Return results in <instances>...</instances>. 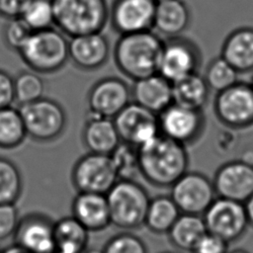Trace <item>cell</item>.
Returning <instances> with one entry per match:
<instances>
[{"instance_id":"d6986e66","label":"cell","mask_w":253,"mask_h":253,"mask_svg":"<svg viewBox=\"0 0 253 253\" xmlns=\"http://www.w3.org/2000/svg\"><path fill=\"white\" fill-rule=\"evenodd\" d=\"M131 101L158 115L173 103L172 82L159 73L133 81Z\"/></svg>"},{"instance_id":"484cf974","label":"cell","mask_w":253,"mask_h":253,"mask_svg":"<svg viewBox=\"0 0 253 253\" xmlns=\"http://www.w3.org/2000/svg\"><path fill=\"white\" fill-rule=\"evenodd\" d=\"M89 230L72 215L54 222L56 250L68 253H82L88 246Z\"/></svg>"},{"instance_id":"7c38bea8","label":"cell","mask_w":253,"mask_h":253,"mask_svg":"<svg viewBox=\"0 0 253 253\" xmlns=\"http://www.w3.org/2000/svg\"><path fill=\"white\" fill-rule=\"evenodd\" d=\"M170 188L181 213L203 215L216 196L212 181L199 172L187 171Z\"/></svg>"},{"instance_id":"8d00e7d4","label":"cell","mask_w":253,"mask_h":253,"mask_svg":"<svg viewBox=\"0 0 253 253\" xmlns=\"http://www.w3.org/2000/svg\"><path fill=\"white\" fill-rule=\"evenodd\" d=\"M228 244L221 237L208 231L198 241L191 253H227Z\"/></svg>"},{"instance_id":"4dcf8cb0","label":"cell","mask_w":253,"mask_h":253,"mask_svg":"<svg viewBox=\"0 0 253 253\" xmlns=\"http://www.w3.org/2000/svg\"><path fill=\"white\" fill-rule=\"evenodd\" d=\"M19 17L33 32L54 27L52 0H29Z\"/></svg>"},{"instance_id":"ffe728a7","label":"cell","mask_w":253,"mask_h":253,"mask_svg":"<svg viewBox=\"0 0 253 253\" xmlns=\"http://www.w3.org/2000/svg\"><path fill=\"white\" fill-rule=\"evenodd\" d=\"M72 216L90 232L106 229L111 224L106 195L78 192L71 205Z\"/></svg>"},{"instance_id":"ac0fdd59","label":"cell","mask_w":253,"mask_h":253,"mask_svg":"<svg viewBox=\"0 0 253 253\" xmlns=\"http://www.w3.org/2000/svg\"><path fill=\"white\" fill-rule=\"evenodd\" d=\"M110 42L102 32L80 35L69 40V60L79 69L94 71L110 57Z\"/></svg>"},{"instance_id":"836d02e7","label":"cell","mask_w":253,"mask_h":253,"mask_svg":"<svg viewBox=\"0 0 253 253\" xmlns=\"http://www.w3.org/2000/svg\"><path fill=\"white\" fill-rule=\"evenodd\" d=\"M104 253H148L143 240L130 232H121L111 237L103 248Z\"/></svg>"},{"instance_id":"ba28073f","label":"cell","mask_w":253,"mask_h":253,"mask_svg":"<svg viewBox=\"0 0 253 253\" xmlns=\"http://www.w3.org/2000/svg\"><path fill=\"white\" fill-rule=\"evenodd\" d=\"M119 180L111 155L88 152L73 165L71 181L78 192L106 195Z\"/></svg>"},{"instance_id":"277c9868","label":"cell","mask_w":253,"mask_h":253,"mask_svg":"<svg viewBox=\"0 0 253 253\" xmlns=\"http://www.w3.org/2000/svg\"><path fill=\"white\" fill-rule=\"evenodd\" d=\"M69 41L57 28L35 31L18 51L23 62L39 74L55 73L69 60Z\"/></svg>"},{"instance_id":"b9f144b4","label":"cell","mask_w":253,"mask_h":253,"mask_svg":"<svg viewBox=\"0 0 253 253\" xmlns=\"http://www.w3.org/2000/svg\"><path fill=\"white\" fill-rule=\"evenodd\" d=\"M82 253H104L103 249H99V248H86Z\"/></svg>"},{"instance_id":"c3c4849f","label":"cell","mask_w":253,"mask_h":253,"mask_svg":"<svg viewBox=\"0 0 253 253\" xmlns=\"http://www.w3.org/2000/svg\"><path fill=\"white\" fill-rule=\"evenodd\" d=\"M0 253H1V249H0Z\"/></svg>"},{"instance_id":"d590c367","label":"cell","mask_w":253,"mask_h":253,"mask_svg":"<svg viewBox=\"0 0 253 253\" xmlns=\"http://www.w3.org/2000/svg\"><path fill=\"white\" fill-rule=\"evenodd\" d=\"M19 220V211L14 204H0V241L14 235Z\"/></svg>"},{"instance_id":"8fae6325","label":"cell","mask_w":253,"mask_h":253,"mask_svg":"<svg viewBox=\"0 0 253 253\" xmlns=\"http://www.w3.org/2000/svg\"><path fill=\"white\" fill-rule=\"evenodd\" d=\"M130 102V87L126 81L115 76L104 77L88 91L86 116L114 119Z\"/></svg>"},{"instance_id":"f1b7e54d","label":"cell","mask_w":253,"mask_h":253,"mask_svg":"<svg viewBox=\"0 0 253 253\" xmlns=\"http://www.w3.org/2000/svg\"><path fill=\"white\" fill-rule=\"evenodd\" d=\"M23 178L17 165L0 156V204H16L22 195Z\"/></svg>"},{"instance_id":"44dd1931","label":"cell","mask_w":253,"mask_h":253,"mask_svg":"<svg viewBox=\"0 0 253 253\" xmlns=\"http://www.w3.org/2000/svg\"><path fill=\"white\" fill-rule=\"evenodd\" d=\"M191 23V11L184 0L156 2L152 30L165 39L182 36Z\"/></svg>"},{"instance_id":"ee69618b","label":"cell","mask_w":253,"mask_h":253,"mask_svg":"<svg viewBox=\"0 0 253 253\" xmlns=\"http://www.w3.org/2000/svg\"><path fill=\"white\" fill-rule=\"evenodd\" d=\"M54 253H68V252H64V251H59V250H55Z\"/></svg>"},{"instance_id":"7a4b0ae2","label":"cell","mask_w":253,"mask_h":253,"mask_svg":"<svg viewBox=\"0 0 253 253\" xmlns=\"http://www.w3.org/2000/svg\"><path fill=\"white\" fill-rule=\"evenodd\" d=\"M163 42L152 30L121 35L114 47L117 68L133 81L158 73Z\"/></svg>"},{"instance_id":"4fadbf2b","label":"cell","mask_w":253,"mask_h":253,"mask_svg":"<svg viewBox=\"0 0 253 253\" xmlns=\"http://www.w3.org/2000/svg\"><path fill=\"white\" fill-rule=\"evenodd\" d=\"M157 117L160 134L184 145L196 142L204 132L206 120L203 111L172 103Z\"/></svg>"},{"instance_id":"60d3db41","label":"cell","mask_w":253,"mask_h":253,"mask_svg":"<svg viewBox=\"0 0 253 253\" xmlns=\"http://www.w3.org/2000/svg\"><path fill=\"white\" fill-rule=\"evenodd\" d=\"M244 205H245V209H246V212H247V216H248V220H249V225H251L253 227V194L244 203Z\"/></svg>"},{"instance_id":"e0dca14e","label":"cell","mask_w":253,"mask_h":253,"mask_svg":"<svg viewBox=\"0 0 253 253\" xmlns=\"http://www.w3.org/2000/svg\"><path fill=\"white\" fill-rule=\"evenodd\" d=\"M14 243L31 253H54V221L42 213L32 212L20 217L13 235Z\"/></svg>"},{"instance_id":"4316f807","label":"cell","mask_w":253,"mask_h":253,"mask_svg":"<svg viewBox=\"0 0 253 253\" xmlns=\"http://www.w3.org/2000/svg\"><path fill=\"white\" fill-rule=\"evenodd\" d=\"M180 214L170 195H159L150 199L144 225L153 233L167 234Z\"/></svg>"},{"instance_id":"2e32d148","label":"cell","mask_w":253,"mask_h":253,"mask_svg":"<svg viewBox=\"0 0 253 253\" xmlns=\"http://www.w3.org/2000/svg\"><path fill=\"white\" fill-rule=\"evenodd\" d=\"M155 0H114L109 14L113 29L121 35L152 30Z\"/></svg>"},{"instance_id":"7402d4cb","label":"cell","mask_w":253,"mask_h":253,"mask_svg":"<svg viewBox=\"0 0 253 253\" xmlns=\"http://www.w3.org/2000/svg\"><path fill=\"white\" fill-rule=\"evenodd\" d=\"M82 142L89 152L111 155L121 143L113 119L86 116L82 128Z\"/></svg>"},{"instance_id":"6da1fadb","label":"cell","mask_w":253,"mask_h":253,"mask_svg":"<svg viewBox=\"0 0 253 253\" xmlns=\"http://www.w3.org/2000/svg\"><path fill=\"white\" fill-rule=\"evenodd\" d=\"M137 149L140 176L153 186L171 187L188 171L186 145L167 136L159 134Z\"/></svg>"},{"instance_id":"f546056e","label":"cell","mask_w":253,"mask_h":253,"mask_svg":"<svg viewBox=\"0 0 253 253\" xmlns=\"http://www.w3.org/2000/svg\"><path fill=\"white\" fill-rule=\"evenodd\" d=\"M44 82L41 74L33 70H23L14 77L15 102L19 106L43 97Z\"/></svg>"},{"instance_id":"1f68e13d","label":"cell","mask_w":253,"mask_h":253,"mask_svg":"<svg viewBox=\"0 0 253 253\" xmlns=\"http://www.w3.org/2000/svg\"><path fill=\"white\" fill-rule=\"evenodd\" d=\"M111 157L116 167L119 180H135L140 176L137 147L121 141Z\"/></svg>"},{"instance_id":"f35d334b","label":"cell","mask_w":253,"mask_h":253,"mask_svg":"<svg viewBox=\"0 0 253 253\" xmlns=\"http://www.w3.org/2000/svg\"><path fill=\"white\" fill-rule=\"evenodd\" d=\"M29 0H0V16L6 19L19 17Z\"/></svg>"},{"instance_id":"5b68a950","label":"cell","mask_w":253,"mask_h":253,"mask_svg":"<svg viewBox=\"0 0 253 253\" xmlns=\"http://www.w3.org/2000/svg\"><path fill=\"white\" fill-rule=\"evenodd\" d=\"M111 224L131 230L144 225L150 198L135 180H118L106 194Z\"/></svg>"},{"instance_id":"603a6c76","label":"cell","mask_w":253,"mask_h":253,"mask_svg":"<svg viewBox=\"0 0 253 253\" xmlns=\"http://www.w3.org/2000/svg\"><path fill=\"white\" fill-rule=\"evenodd\" d=\"M220 56L238 73L253 71V28L241 27L224 40Z\"/></svg>"},{"instance_id":"74e56055","label":"cell","mask_w":253,"mask_h":253,"mask_svg":"<svg viewBox=\"0 0 253 253\" xmlns=\"http://www.w3.org/2000/svg\"><path fill=\"white\" fill-rule=\"evenodd\" d=\"M14 102V77L7 71L0 69V110L12 106Z\"/></svg>"},{"instance_id":"7bdbcfd3","label":"cell","mask_w":253,"mask_h":253,"mask_svg":"<svg viewBox=\"0 0 253 253\" xmlns=\"http://www.w3.org/2000/svg\"><path fill=\"white\" fill-rule=\"evenodd\" d=\"M227 253H250V252H248V251L245 250V249L237 248V249H234V250H232V251H228Z\"/></svg>"},{"instance_id":"d4e9b609","label":"cell","mask_w":253,"mask_h":253,"mask_svg":"<svg viewBox=\"0 0 253 253\" xmlns=\"http://www.w3.org/2000/svg\"><path fill=\"white\" fill-rule=\"evenodd\" d=\"M207 232L208 229L202 215L181 213L167 235L174 247L182 251L191 252Z\"/></svg>"},{"instance_id":"83f0119b","label":"cell","mask_w":253,"mask_h":253,"mask_svg":"<svg viewBox=\"0 0 253 253\" xmlns=\"http://www.w3.org/2000/svg\"><path fill=\"white\" fill-rule=\"evenodd\" d=\"M27 131L19 108L13 106L0 110V148L13 149L20 146Z\"/></svg>"},{"instance_id":"ab89813d","label":"cell","mask_w":253,"mask_h":253,"mask_svg":"<svg viewBox=\"0 0 253 253\" xmlns=\"http://www.w3.org/2000/svg\"><path fill=\"white\" fill-rule=\"evenodd\" d=\"M1 253H31L30 251H28L27 249H25L24 247L20 246L17 243H14L7 246L6 248H4L3 250H1Z\"/></svg>"},{"instance_id":"7dc6e473","label":"cell","mask_w":253,"mask_h":253,"mask_svg":"<svg viewBox=\"0 0 253 253\" xmlns=\"http://www.w3.org/2000/svg\"><path fill=\"white\" fill-rule=\"evenodd\" d=\"M155 1H156V2H157V1H160V0H155Z\"/></svg>"},{"instance_id":"8992f818","label":"cell","mask_w":253,"mask_h":253,"mask_svg":"<svg viewBox=\"0 0 253 253\" xmlns=\"http://www.w3.org/2000/svg\"><path fill=\"white\" fill-rule=\"evenodd\" d=\"M27 136L38 142H50L62 135L67 126L63 107L51 98L42 97L19 106Z\"/></svg>"},{"instance_id":"9c48e42d","label":"cell","mask_w":253,"mask_h":253,"mask_svg":"<svg viewBox=\"0 0 253 253\" xmlns=\"http://www.w3.org/2000/svg\"><path fill=\"white\" fill-rule=\"evenodd\" d=\"M202 62L199 46L190 39L178 36L165 39L161 50L158 73L175 82L198 72Z\"/></svg>"},{"instance_id":"5bb4252c","label":"cell","mask_w":253,"mask_h":253,"mask_svg":"<svg viewBox=\"0 0 253 253\" xmlns=\"http://www.w3.org/2000/svg\"><path fill=\"white\" fill-rule=\"evenodd\" d=\"M113 121L121 140L137 148L160 134L157 115L132 101Z\"/></svg>"},{"instance_id":"bcb514c9","label":"cell","mask_w":253,"mask_h":253,"mask_svg":"<svg viewBox=\"0 0 253 253\" xmlns=\"http://www.w3.org/2000/svg\"><path fill=\"white\" fill-rule=\"evenodd\" d=\"M162 253H173V252H162Z\"/></svg>"},{"instance_id":"cb8c5ba5","label":"cell","mask_w":253,"mask_h":253,"mask_svg":"<svg viewBox=\"0 0 253 253\" xmlns=\"http://www.w3.org/2000/svg\"><path fill=\"white\" fill-rule=\"evenodd\" d=\"M210 91L204 76L195 72L172 83L173 103L203 111L208 104Z\"/></svg>"},{"instance_id":"52a82bcc","label":"cell","mask_w":253,"mask_h":253,"mask_svg":"<svg viewBox=\"0 0 253 253\" xmlns=\"http://www.w3.org/2000/svg\"><path fill=\"white\" fill-rule=\"evenodd\" d=\"M216 119L231 129H244L253 126V87L237 81L216 93L213 100Z\"/></svg>"},{"instance_id":"e575fe53","label":"cell","mask_w":253,"mask_h":253,"mask_svg":"<svg viewBox=\"0 0 253 253\" xmlns=\"http://www.w3.org/2000/svg\"><path fill=\"white\" fill-rule=\"evenodd\" d=\"M7 20L3 28V41L8 48L18 52L29 40L33 31L20 17Z\"/></svg>"},{"instance_id":"3957f363","label":"cell","mask_w":253,"mask_h":253,"mask_svg":"<svg viewBox=\"0 0 253 253\" xmlns=\"http://www.w3.org/2000/svg\"><path fill=\"white\" fill-rule=\"evenodd\" d=\"M54 27L68 38L102 32L109 21L107 0H52Z\"/></svg>"},{"instance_id":"f6af8a7d","label":"cell","mask_w":253,"mask_h":253,"mask_svg":"<svg viewBox=\"0 0 253 253\" xmlns=\"http://www.w3.org/2000/svg\"><path fill=\"white\" fill-rule=\"evenodd\" d=\"M250 84L252 85V87H253V78H252V80H251V82H250Z\"/></svg>"},{"instance_id":"9a60e30c","label":"cell","mask_w":253,"mask_h":253,"mask_svg":"<svg viewBox=\"0 0 253 253\" xmlns=\"http://www.w3.org/2000/svg\"><path fill=\"white\" fill-rule=\"evenodd\" d=\"M212 184L217 197L244 204L253 194V165L242 159L228 161L218 167Z\"/></svg>"},{"instance_id":"30bf717a","label":"cell","mask_w":253,"mask_h":253,"mask_svg":"<svg viewBox=\"0 0 253 253\" xmlns=\"http://www.w3.org/2000/svg\"><path fill=\"white\" fill-rule=\"evenodd\" d=\"M203 218L209 232L228 243L242 237L249 226L245 205L220 197L213 200Z\"/></svg>"},{"instance_id":"d6a6232c","label":"cell","mask_w":253,"mask_h":253,"mask_svg":"<svg viewBox=\"0 0 253 253\" xmlns=\"http://www.w3.org/2000/svg\"><path fill=\"white\" fill-rule=\"evenodd\" d=\"M238 74L224 58L217 56L207 66L204 78L209 88L217 93L236 83Z\"/></svg>"}]
</instances>
